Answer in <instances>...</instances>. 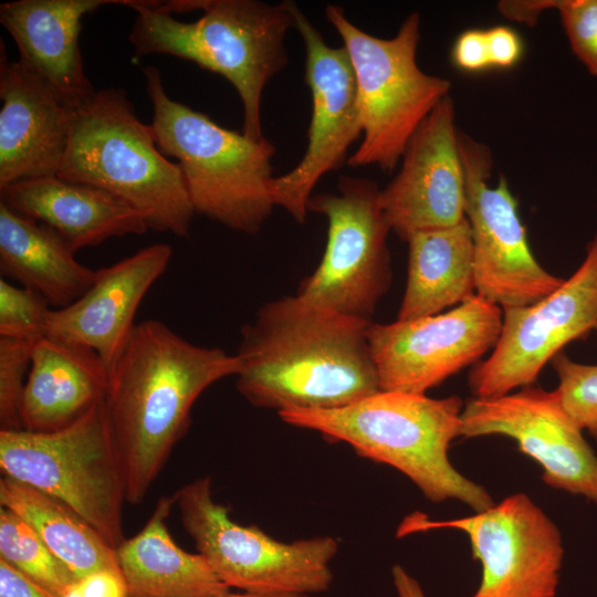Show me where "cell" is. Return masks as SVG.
<instances>
[{
	"label": "cell",
	"mask_w": 597,
	"mask_h": 597,
	"mask_svg": "<svg viewBox=\"0 0 597 597\" xmlns=\"http://www.w3.org/2000/svg\"><path fill=\"white\" fill-rule=\"evenodd\" d=\"M463 407L458 396L436 399L380 390L343 408L286 409L279 416L399 470L433 503L457 500L476 513L494 502L482 485L457 471L448 455L451 442L461 437Z\"/></svg>",
	"instance_id": "4"
},
{
	"label": "cell",
	"mask_w": 597,
	"mask_h": 597,
	"mask_svg": "<svg viewBox=\"0 0 597 597\" xmlns=\"http://www.w3.org/2000/svg\"><path fill=\"white\" fill-rule=\"evenodd\" d=\"M457 67L465 72H480L491 67L486 31L470 29L460 33L451 52Z\"/></svg>",
	"instance_id": "32"
},
{
	"label": "cell",
	"mask_w": 597,
	"mask_h": 597,
	"mask_svg": "<svg viewBox=\"0 0 597 597\" xmlns=\"http://www.w3.org/2000/svg\"><path fill=\"white\" fill-rule=\"evenodd\" d=\"M573 53L597 76V0H556Z\"/></svg>",
	"instance_id": "31"
},
{
	"label": "cell",
	"mask_w": 597,
	"mask_h": 597,
	"mask_svg": "<svg viewBox=\"0 0 597 597\" xmlns=\"http://www.w3.org/2000/svg\"><path fill=\"white\" fill-rule=\"evenodd\" d=\"M0 56V188L56 175L71 130L73 111L20 60Z\"/></svg>",
	"instance_id": "19"
},
{
	"label": "cell",
	"mask_w": 597,
	"mask_h": 597,
	"mask_svg": "<svg viewBox=\"0 0 597 597\" xmlns=\"http://www.w3.org/2000/svg\"><path fill=\"white\" fill-rule=\"evenodd\" d=\"M63 597H128L119 570L103 569L75 580Z\"/></svg>",
	"instance_id": "33"
},
{
	"label": "cell",
	"mask_w": 597,
	"mask_h": 597,
	"mask_svg": "<svg viewBox=\"0 0 597 597\" xmlns=\"http://www.w3.org/2000/svg\"><path fill=\"white\" fill-rule=\"evenodd\" d=\"M294 29L305 48V82L312 96L307 145L300 163L273 177L275 206L304 223L307 203L320 179L343 166L349 146L362 135L354 70L344 46H329L294 4Z\"/></svg>",
	"instance_id": "16"
},
{
	"label": "cell",
	"mask_w": 597,
	"mask_h": 597,
	"mask_svg": "<svg viewBox=\"0 0 597 597\" xmlns=\"http://www.w3.org/2000/svg\"><path fill=\"white\" fill-rule=\"evenodd\" d=\"M172 256L167 243H154L96 270L91 287L75 302L50 311L46 337L94 350L112 374L135 327L144 296Z\"/></svg>",
	"instance_id": "18"
},
{
	"label": "cell",
	"mask_w": 597,
	"mask_h": 597,
	"mask_svg": "<svg viewBox=\"0 0 597 597\" xmlns=\"http://www.w3.org/2000/svg\"><path fill=\"white\" fill-rule=\"evenodd\" d=\"M454 105L444 97L409 140L395 178L380 189L388 226L401 240L461 222L465 179Z\"/></svg>",
	"instance_id": "17"
},
{
	"label": "cell",
	"mask_w": 597,
	"mask_h": 597,
	"mask_svg": "<svg viewBox=\"0 0 597 597\" xmlns=\"http://www.w3.org/2000/svg\"><path fill=\"white\" fill-rule=\"evenodd\" d=\"M0 468L71 507L114 548L125 540L126 484L106 399L56 431L0 430Z\"/></svg>",
	"instance_id": "8"
},
{
	"label": "cell",
	"mask_w": 597,
	"mask_h": 597,
	"mask_svg": "<svg viewBox=\"0 0 597 597\" xmlns=\"http://www.w3.org/2000/svg\"><path fill=\"white\" fill-rule=\"evenodd\" d=\"M502 312L496 345L469 374L475 398L500 397L533 385L564 346L597 334V234L579 268L558 289L534 304Z\"/></svg>",
	"instance_id": "13"
},
{
	"label": "cell",
	"mask_w": 597,
	"mask_h": 597,
	"mask_svg": "<svg viewBox=\"0 0 597 597\" xmlns=\"http://www.w3.org/2000/svg\"><path fill=\"white\" fill-rule=\"evenodd\" d=\"M407 243L408 274L398 321L442 313L476 294L465 218L451 227L415 233Z\"/></svg>",
	"instance_id": "25"
},
{
	"label": "cell",
	"mask_w": 597,
	"mask_h": 597,
	"mask_svg": "<svg viewBox=\"0 0 597 597\" xmlns=\"http://www.w3.org/2000/svg\"><path fill=\"white\" fill-rule=\"evenodd\" d=\"M391 576L398 597H427L418 580L402 566L394 565Z\"/></svg>",
	"instance_id": "37"
},
{
	"label": "cell",
	"mask_w": 597,
	"mask_h": 597,
	"mask_svg": "<svg viewBox=\"0 0 597 597\" xmlns=\"http://www.w3.org/2000/svg\"><path fill=\"white\" fill-rule=\"evenodd\" d=\"M213 597H311L310 595H258L251 593H226L223 595L213 596Z\"/></svg>",
	"instance_id": "38"
},
{
	"label": "cell",
	"mask_w": 597,
	"mask_h": 597,
	"mask_svg": "<svg viewBox=\"0 0 597 597\" xmlns=\"http://www.w3.org/2000/svg\"><path fill=\"white\" fill-rule=\"evenodd\" d=\"M0 504L24 519L76 580L103 569L119 570L115 548L55 498L2 475Z\"/></svg>",
	"instance_id": "26"
},
{
	"label": "cell",
	"mask_w": 597,
	"mask_h": 597,
	"mask_svg": "<svg viewBox=\"0 0 597 597\" xmlns=\"http://www.w3.org/2000/svg\"><path fill=\"white\" fill-rule=\"evenodd\" d=\"M109 379L94 350L46 336L39 339L20 402L22 429L52 432L71 426L106 399Z\"/></svg>",
	"instance_id": "22"
},
{
	"label": "cell",
	"mask_w": 597,
	"mask_h": 597,
	"mask_svg": "<svg viewBox=\"0 0 597 597\" xmlns=\"http://www.w3.org/2000/svg\"><path fill=\"white\" fill-rule=\"evenodd\" d=\"M57 177L104 189L130 205L148 229L188 237L195 210L182 172L158 149L123 90L105 88L73 109Z\"/></svg>",
	"instance_id": "5"
},
{
	"label": "cell",
	"mask_w": 597,
	"mask_h": 597,
	"mask_svg": "<svg viewBox=\"0 0 597 597\" xmlns=\"http://www.w3.org/2000/svg\"><path fill=\"white\" fill-rule=\"evenodd\" d=\"M338 193L312 195L307 210L327 219V242L297 295L321 307L371 321L391 283L380 189L373 180L341 176Z\"/></svg>",
	"instance_id": "10"
},
{
	"label": "cell",
	"mask_w": 597,
	"mask_h": 597,
	"mask_svg": "<svg viewBox=\"0 0 597 597\" xmlns=\"http://www.w3.org/2000/svg\"><path fill=\"white\" fill-rule=\"evenodd\" d=\"M49 303L36 292L0 280V337L35 343L46 336Z\"/></svg>",
	"instance_id": "29"
},
{
	"label": "cell",
	"mask_w": 597,
	"mask_h": 597,
	"mask_svg": "<svg viewBox=\"0 0 597 597\" xmlns=\"http://www.w3.org/2000/svg\"><path fill=\"white\" fill-rule=\"evenodd\" d=\"M294 2L255 0H125L136 12L129 41L138 56L169 54L227 78L243 106L242 133L265 138L262 94L287 63L284 39Z\"/></svg>",
	"instance_id": "3"
},
{
	"label": "cell",
	"mask_w": 597,
	"mask_h": 597,
	"mask_svg": "<svg viewBox=\"0 0 597 597\" xmlns=\"http://www.w3.org/2000/svg\"><path fill=\"white\" fill-rule=\"evenodd\" d=\"M175 495L161 496L145 526L116 548L128 597H213L230 591L201 554L180 548L167 519Z\"/></svg>",
	"instance_id": "23"
},
{
	"label": "cell",
	"mask_w": 597,
	"mask_h": 597,
	"mask_svg": "<svg viewBox=\"0 0 597 597\" xmlns=\"http://www.w3.org/2000/svg\"><path fill=\"white\" fill-rule=\"evenodd\" d=\"M75 251L51 227L20 214L0 201V271L63 308L93 284L96 270L75 259Z\"/></svg>",
	"instance_id": "24"
},
{
	"label": "cell",
	"mask_w": 597,
	"mask_h": 597,
	"mask_svg": "<svg viewBox=\"0 0 597 597\" xmlns=\"http://www.w3.org/2000/svg\"><path fill=\"white\" fill-rule=\"evenodd\" d=\"M464 533L481 564V582L470 597H556L564 547L556 524L525 493L506 496L473 515L431 521L407 515L397 537L431 530Z\"/></svg>",
	"instance_id": "11"
},
{
	"label": "cell",
	"mask_w": 597,
	"mask_h": 597,
	"mask_svg": "<svg viewBox=\"0 0 597 597\" xmlns=\"http://www.w3.org/2000/svg\"><path fill=\"white\" fill-rule=\"evenodd\" d=\"M174 495L181 524L198 553L229 588L258 595H310L331 587L336 538L317 536L284 543L254 525H240L227 506L214 501L208 475L187 483Z\"/></svg>",
	"instance_id": "9"
},
{
	"label": "cell",
	"mask_w": 597,
	"mask_h": 597,
	"mask_svg": "<svg viewBox=\"0 0 597 597\" xmlns=\"http://www.w3.org/2000/svg\"><path fill=\"white\" fill-rule=\"evenodd\" d=\"M0 558L57 597L76 580L33 527L13 511L0 509Z\"/></svg>",
	"instance_id": "27"
},
{
	"label": "cell",
	"mask_w": 597,
	"mask_h": 597,
	"mask_svg": "<svg viewBox=\"0 0 597 597\" xmlns=\"http://www.w3.org/2000/svg\"><path fill=\"white\" fill-rule=\"evenodd\" d=\"M502 308L474 295L450 311L373 323L368 342L381 390L426 395L494 348Z\"/></svg>",
	"instance_id": "14"
},
{
	"label": "cell",
	"mask_w": 597,
	"mask_h": 597,
	"mask_svg": "<svg viewBox=\"0 0 597 597\" xmlns=\"http://www.w3.org/2000/svg\"><path fill=\"white\" fill-rule=\"evenodd\" d=\"M371 321L315 305L297 294L262 305L241 328L237 389L253 406L329 410L380 391Z\"/></svg>",
	"instance_id": "1"
},
{
	"label": "cell",
	"mask_w": 597,
	"mask_h": 597,
	"mask_svg": "<svg viewBox=\"0 0 597 597\" xmlns=\"http://www.w3.org/2000/svg\"><path fill=\"white\" fill-rule=\"evenodd\" d=\"M556 0H504L500 1L498 9L509 20L526 25H534L542 12L555 9Z\"/></svg>",
	"instance_id": "36"
},
{
	"label": "cell",
	"mask_w": 597,
	"mask_h": 597,
	"mask_svg": "<svg viewBox=\"0 0 597 597\" xmlns=\"http://www.w3.org/2000/svg\"><path fill=\"white\" fill-rule=\"evenodd\" d=\"M485 31L491 67L514 66L523 53L520 35L505 25L493 27Z\"/></svg>",
	"instance_id": "34"
},
{
	"label": "cell",
	"mask_w": 597,
	"mask_h": 597,
	"mask_svg": "<svg viewBox=\"0 0 597 597\" xmlns=\"http://www.w3.org/2000/svg\"><path fill=\"white\" fill-rule=\"evenodd\" d=\"M142 71L153 104L149 126L155 143L164 156L178 160L195 212L235 231L259 232L275 207L274 145L224 128L171 100L156 66Z\"/></svg>",
	"instance_id": "6"
},
{
	"label": "cell",
	"mask_w": 597,
	"mask_h": 597,
	"mask_svg": "<svg viewBox=\"0 0 597 597\" xmlns=\"http://www.w3.org/2000/svg\"><path fill=\"white\" fill-rule=\"evenodd\" d=\"M465 179L464 216L473 244L476 295L503 308L534 304L565 279L546 271L535 259L504 177L489 185L492 156L488 146L459 132Z\"/></svg>",
	"instance_id": "12"
},
{
	"label": "cell",
	"mask_w": 597,
	"mask_h": 597,
	"mask_svg": "<svg viewBox=\"0 0 597 597\" xmlns=\"http://www.w3.org/2000/svg\"><path fill=\"white\" fill-rule=\"evenodd\" d=\"M125 0H18L0 6V22L14 40L20 61L38 73L72 111L95 93L78 45L82 19L104 4Z\"/></svg>",
	"instance_id": "20"
},
{
	"label": "cell",
	"mask_w": 597,
	"mask_h": 597,
	"mask_svg": "<svg viewBox=\"0 0 597 597\" xmlns=\"http://www.w3.org/2000/svg\"><path fill=\"white\" fill-rule=\"evenodd\" d=\"M325 15L343 40L356 80L362 142L348 165L391 171L421 123L449 95L451 83L418 66L417 12L390 39L357 28L338 6H327Z\"/></svg>",
	"instance_id": "7"
},
{
	"label": "cell",
	"mask_w": 597,
	"mask_h": 597,
	"mask_svg": "<svg viewBox=\"0 0 597 597\" xmlns=\"http://www.w3.org/2000/svg\"><path fill=\"white\" fill-rule=\"evenodd\" d=\"M0 597H57L0 558Z\"/></svg>",
	"instance_id": "35"
},
{
	"label": "cell",
	"mask_w": 597,
	"mask_h": 597,
	"mask_svg": "<svg viewBox=\"0 0 597 597\" xmlns=\"http://www.w3.org/2000/svg\"><path fill=\"white\" fill-rule=\"evenodd\" d=\"M239 368L235 354L195 345L160 321L135 325L106 396L128 503L139 504L147 495L188 431L198 397Z\"/></svg>",
	"instance_id": "2"
},
{
	"label": "cell",
	"mask_w": 597,
	"mask_h": 597,
	"mask_svg": "<svg viewBox=\"0 0 597 597\" xmlns=\"http://www.w3.org/2000/svg\"><path fill=\"white\" fill-rule=\"evenodd\" d=\"M34 343L0 337V427L20 430V402Z\"/></svg>",
	"instance_id": "30"
},
{
	"label": "cell",
	"mask_w": 597,
	"mask_h": 597,
	"mask_svg": "<svg viewBox=\"0 0 597 597\" xmlns=\"http://www.w3.org/2000/svg\"><path fill=\"white\" fill-rule=\"evenodd\" d=\"M0 201L51 227L75 252L112 238L142 235L148 230L142 214L119 197L56 175L3 186Z\"/></svg>",
	"instance_id": "21"
},
{
	"label": "cell",
	"mask_w": 597,
	"mask_h": 597,
	"mask_svg": "<svg viewBox=\"0 0 597 597\" xmlns=\"http://www.w3.org/2000/svg\"><path fill=\"white\" fill-rule=\"evenodd\" d=\"M504 436L542 468L546 485L597 505V455L556 391L528 385L493 398H470L461 437Z\"/></svg>",
	"instance_id": "15"
},
{
	"label": "cell",
	"mask_w": 597,
	"mask_h": 597,
	"mask_svg": "<svg viewBox=\"0 0 597 597\" xmlns=\"http://www.w3.org/2000/svg\"><path fill=\"white\" fill-rule=\"evenodd\" d=\"M551 365L558 377L556 391L564 408L597 441V365L574 362L564 352Z\"/></svg>",
	"instance_id": "28"
}]
</instances>
